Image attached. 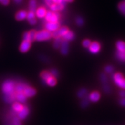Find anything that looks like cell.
Listing matches in <instances>:
<instances>
[{
  "label": "cell",
  "mask_w": 125,
  "mask_h": 125,
  "mask_svg": "<svg viewBox=\"0 0 125 125\" xmlns=\"http://www.w3.org/2000/svg\"><path fill=\"white\" fill-rule=\"evenodd\" d=\"M90 104V101H89V98L87 97V96L84 98H83L82 101L81 102V104H80V105L82 108H86Z\"/></svg>",
  "instance_id": "obj_29"
},
{
  "label": "cell",
  "mask_w": 125,
  "mask_h": 125,
  "mask_svg": "<svg viewBox=\"0 0 125 125\" xmlns=\"http://www.w3.org/2000/svg\"><path fill=\"white\" fill-rule=\"evenodd\" d=\"M100 79L101 81V83H102V85L109 84L107 76H106V74L104 73H102L100 74Z\"/></svg>",
  "instance_id": "obj_27"
},
{
  "label": "cell",
  "mask_w": 125,
  "mask_h": 125,
  "mask_svg": "<svg viewBox=\"0 0 125 125\" xmlns=\"http://www.w3.org/2000/svg\"><path fill=\"white\" fill-rule=\"evenodd\" d=\"M116 56L119 61L125 62V52H120L117 51L116 53Z\"/></svg>",
  "instance_id": "obj_28"
},
{
  "label": "cell",
  "mask_w": 125,
  "mask_h": 125,
  "mask_svg": "<svg viewBox=\"0 0 125 125\" xmlns=\"http://www.w3.org/2000/svg\"><path fill=\"white\" fill-rule=\"evenodd\" d=\"M65 2H67V3H72L74 1V0H63Z\"/></svg>",
  "instance_id": "obj_48"
},
{
  "label": "cell",
  "mask_w": 125,
  "mask_h": 125,
  "mask_svg": "<svg viewBox=\"0 0 125 125\" xmlns=\"http://www.w3.org/2000/svg\"><path fill=\"white\" fill-rule=\"evenodd\" d=\"M27 84L24 82L18 83L17 84H15V93H19V92H23L25 87H27Z\"/></svg>",
  "instance_id": "obj_13"
},
{
  "label": "cell",
  "mask_w": 125,
  "mask_h": 125,
  "mask_svg": "<svg viewBox=\"0 0 125 125\" xmlns=\"http://www.w3.org/2000/svg\"><path fill=\"white\" fill-rule=\"evenodd\" d=\"M102 88H103V90L104 91L105 93H106V94H110L111 93V87L109 86V84L102 85Z\"/></svg>",
  "instance_id": "obj_38"
},
{
  "label": "cell",
  "mask_w": 125,
  "mask_h": 125,
  "mask_svg": "<svg viewBox=\"0 0 125 125\" xmlns=\"http://www.w3.org/2000/svg\"><path fill=\"white\" fill-rule=\"evenodd\" d=\"M60 53L63 55H66L69 53V41L64 40L62 39V43L60 45Z\"/></svg>",
  "instance_id": "obj_8"
},
{
  "label": "cell",
  "mask_w": 125,
  "mask_h": 125,
  "mask_svg": "<svg viewBox=\"0 0 125 125\" xmlns=\"http://www.w3.org/2000/svg\"><path fill=\"white\" fill-rule=\"evenodd\" d=\"M118 9L123 15H125V1H122L119 3Z\"/></svg>",
  "instance_id": "obj_32"
},
{
  "label": "cell",
  "mask_w": 125,
  "mask_h": 125,
  "mask_svg": "<svg viewBox=\"0 0 125 125\" xmlns=\"http://www.w3.org/2000/svg\"><path fill=\"white\" fill-rule=\"evenodd\" d=\"M91 41L90 40H84V41H83V46H84V48H89L91 44Z\"/></svg>",
  "instance_id": "obj_39"
},
{
  "label": "cell",
  "mask_w": 125,
  "mask_h": 125,
  "mask_svg": "<svg viewBox=\"0 0 125 125\" xmlns=\"http://www.w3.org/2000/svg\"><path fill=\"white\" fill-rule=\"evenodd\" d=\"M46 10L44 7H40L36 10V15L40 19H43L45 17L46 14Z\"/></svg>",
  "instance_id": "obj_15"
},
{
  "label": "cell",
  "mask_w": 125,
  "mask_h": 125,
  "mask_svg": "<svg viewBox=\"0 0 125 125\" xmlns=\"http://www.w3.org/2000/svg\"><path fill=\"white\" fill-rule=\"evenodd\" d=\"M15 82L12 80L9 79L5 81L2 85V91L3 94L5 95V94L15 93Z\"/></svg>",
  "instance_id": "obj_1"
},
{
  "label": "cell",
  "mask_w": 125,
  "mask_h": 125,
  "mask_svg": "<svg viewBox=\"0 0 125 125\" xmlns=\"http://www.w3.org/2000/svg\"><path fill=\"white\" fill-rule=\"evenodd\" d=\"M62 38H61V37L55 38V40H54L53 42L54 48H55V49H59V48H60L61 43H62Z\"/></svg>",
  "instance_id": "obj_26"
},
{
  "label": "cell",
  "mask_w": 125,
  "mask_h": 125,
  "mask_svg": "<svg viewBox=\"0 0 125 125\" xmlns=\"http://www.w3.org/2000/svg\"></svg>",
  "instance_id": "obj_49"
},
{
  "label": "cell",
  "mask_w": 125,
  "mask_h": 125,
  "mask_svg": "<svg viewBox=\"0 0 125 125\" xmlns=\"http://www.w3.org/2000/svg\"><path fill=\"white\" fill-rule=\"evenodd\" d=\"M38 57H39V59H40L42 62H44V63H49L50 62L49 59H48L46 56L44 55H39Z\"/></svg>",
  "instance_id": "obj_37"
},
{
  "label": "cell",
  "mask_w": 125,
  "mask_h": 125,
  "mask_svg": "<svg viewBox=\"0 0 125 125\" xmlns=\"http://www.w3.org/2000/svg\"><path fill=\"white\" fill-rule=\"evenodd\" d=\"M37 8L36 0H30L29 2V9L30 11L35 12Z\"/></svg>",
  "instance_id": "obj_23"
},
{
  "label": "cell",
  "mask_w": 125,
  "mask_h": 125,
  "mask_svg": "<svg viewBox=\"0 0 125 125\" xmlns=\"http://www.w3.org/2000/svg\"><path fill=\"white\" fill-rule=\"evenodd\" d=\"M119 104L122 107H125V98H121L119 100Z\"/></svg>",
  "instance_id": "obj_43"
},
{
  "label": "cell",
  "mask_w": 125,
  "mask_h": 125,
  "mask_svg": "<svg viewBox=\"0 0 125 125\" xmlns=\"http://www.w3.org/2000/svg\"><path fill=\"white\" fill-rule=\"evenodd\" d=\"M36 32L35 30H31L29 32V41L31 42H33L34 40H36Z\"/></svg>",
  "instance_id": "obj_30"
},
{
  "label": "cell",
  "mask_w": 125,
  "mask_h": 125,
  "mask_svg": "<svg viewBox=\"0 0 125 125\" xmlns=\"http://www.w3.org/2000/svg\"><path fill=\"white\" fill-rule=\"evenodd\" d=\"M0 3L3 5H8L10 3V0H0Z\"/></svg>",
  "instance_id": "obj_42"
},
{
  "label": "cell",
  "mask_w": 125,
  "mask_h": 125,
  "mask_svg": "<svg viewBox=\"0 0 125 125\" xmlns=\"http://www.w3.org/2000/svg\"><path fill=\"white\" fill-rule=\"evenodd\" d=\"M62 38L63 40H66V41H72V40H73L75 38V34L73 31L69 30L62 37Z\"/></svg>",
  "instance_id": "obj_16"
},
{
  "label": "cell",
  "mask_w": 125,
  "mask_h": 125,
  "mask_svg": "<svg viewBox=\"0 0 125 125\" xmlns=\"http://www.w3.org/2000/svg\"><path fill=\"white\" fill-rule=\"evenodd\" d=\"M51 76H52V74H50V73L48 71H43L40 74V77H41V79L44 83H45V81L47 80V79H48Z\"/></svg>",
  "instance_id": "obj_24"
},
{
  "label": "cell",
  "mask_w": 125,
  "mask_h": 125,
  "mask_svg": "<svg viewBox=\"0 0 125 125\" xmlns=\"http://www.w3.org/2000/svg\"><path fill=\"white\" fill-rule=\"evenodd\" d=\"M11 123H12L13 125H22V123L21 121V119H19L17 116H16L15 114L14 116H12Z\"/></svg>",
  "instance_id": "obj_31"
},
{
  "label": "cell",
  "mask_w": 125,
  "mask_h": 125,
  "mask_svg": "<svg viewBox=\"0 0 125 125\" xmlns=\"http://www.w3.org/2000/svg\"><path fill=\"white\" fill-rule=\"evenodd\" d=\"M60 18V15L58 12L53 11H47L45 15V19L48 22H59V19Z\"/></svg>",
  "instance_id": "obj_4"
},
{
  "label": "cell",
  "mask_w": 125,
  "mask_h": 125,
  "mask_svg": "<svg viewBox=\"0 0 125 125\" xmlns=\"http://www.w3.org/2000/svg\"><path fill=\"white\" fill-rule=\"evenodd\" d=\"M4 100L7 103H11L16 100L15 98V92L13 94H5L4 96Z\"/></svg>",
  "instance_id": "obj_17"
},
{
  "label": "cell",
  "mask_w": 125,
  "mask_h": 125,
  "mask_svg": "<svg viewBox=\"0 0 125 125\" xmlns=\"http://www.w3.org/2000/svg\"><path fill=\"white\" fill-rule=\"evenodd\" d=\"M31 46V42L27 40H23L22 43L20 45L19 47V50L22 53L27 52L30 49Z\"/></svg>",
  "instance_id": "obj_7"
},
{
  "label": "cell",
  "mask_w": 125,
  "mask_h": 125,
  "mask_svg": "<svg viewBox=\"0 0 125 125\" xmlns=\"http://www.w3.org/2000/svg\"><path fill=\"white\" fill-rule=\"evenodd\" d=\"M22 1H23V0H13V1H14L16 4H17V5H19V4L22 3Z\"/></svg>",
  "instance_id": "obj_47"
},
{
  "label": "cell",
  "mask_w": 125,
  "mask_h": 125,
  "mask_svg": "<svg viewBox=\"0 0 125 125\" xmlns=\"http://www.w3.org/2000/svg\"><path fill=\"white\" fill-rule=\"evenodd\" d=\"M89 100L92 101V102H96L98 101L100 98V94L98 92H93L91 93L90 95H89Z\"/></svg>",
  "instance_id": "obj_14"
},
{
  "label": "cell",
  "mask_w": 125,
  "mask_h": 125,
  "mask_svg": "<svg viewBox=\"0 0 125 125\" xmlns=\"http://www.w3.org/2000/svg\"><path fill=\"white\" fill-rule=\"evenodd\" d=\"M100 48H101V46H100V43L97 41H95V42L91 43L90 46L89 47V50L92 53L96 54L99 52Z\"/></svg>",
  "instance_id": "obj_9"
},
{
  "label": "cell",
  "mask_w": 125,
  "mask_h": 125,
  "mask_svg": "<svg viewBox=\"0 0 125 125\" xmlns=\"http://www.w3.org/2000/svg\"><path fill=\"white\" fill-rule=\"evenodd\" d=\"M119 95L121 98H125V91L121 90L119 92Z\"/></svg>",
  "instance_id": "obj_45"
},
{
  "label": "cell",
  "mask_w": 125,
  "mask_h": 125,
  "mask_svg": "<svg viewBox=\"0 0 125 125\" xmlns=\"http://www.w3.org/2000/svg\"><path fill=\"white\" fill-rule=\"evenodd\" d=\"M54 3H57V4H62V3H65V2L63 0H53Z\"/></svg>",
  "instance_id": "obj_44"
},
{
  "label": "cell",
  "mask_w": 125,
  "mask_h": 125,
  "mask_svg": "<svg viewBox=\"0 0 125 125\" xmlns=\"http://www.w3.org/2000/svg\"><path fill=\"white\" fill-rule=\"evenodd\" d=\"M29 114V108L27 106H24L22 111H20L19 113H17V117L21 120H24L28 116Z\"/></svg>",
  "instance_id": "obj_10"
},
{
  "label": "cell",
  "mask_w": 125,
  "mask_h": 125,
  "mask_svg": "<svg viewBox=\"0 0 125 125\" xmlns=\"http://www.w3.org/2000/svg\"><path fill=\"white\" fill-rule=\"evenodd\" d=\"M52 37V33L47 30H43L41 31L37 32L36 35V40L38 41H45L50 40Z\"/></svg>",
  "instance_id": "obj_3"
},
{
  "label": "cell",
  "mask_w": 125,
  "mask_h": 125,
  "mask_svg": "<svg viewBox=\"0 0 125 125\" xmlns=\"http://www.w3.org/2000/svg\"><path fill=\"white\" fill-rule=\"evenodd\" d=\"M113 80L115 84L121 88L125 90V79L121 73H117L113 76Z\"/></svg>",
  "instance_id": "obj_2"
},
{
  "label": "cell",
  "mask_w": 125,
  "mask_h": 125,
  "mask_svg": "<svg viewBox=\"0 0 125 125\" xmlns=\"http://www.w3.org/2000/svg\"><path fill=\"white\" fill-rule=\"evenodd\" d=\"M65 3H62V4H57V3H53V5L50 6V8L53 12H58V11H62L63 8H65Z\"/></svg>",
  "instance_id": "obj_12"
},
{
  "label": "cell",
  "mask_w": 125,
  "mask_h": 125,
  "mask_svg": "<svg viewBox=\"0 0 125 125\" xmlns=\"http://www.w3.org/2000/svg\"><path fill=\"white\" fill-rule=\"evenodd\" d=\"M60 28V24L59 22H47L45 25L46 30L49 32H54Z\"/></svg>",
  "instance_id": "obj_6"
},
{
  "label": "cell",
  "mask_w": 125,
  "mask_h": 125,
  "mask_svg": "<svg viewBox=\"0 0 125 125\" xmlns=\"http://www.w3.org/2000/svg\"><path fill=\"white\" fill-rule=\"evenodd\" d=\"M24 106L21 104V103H19V102H14L13 104L12 105V109L13 111H14L15 113H19L20 111H22V109H23Z\"/></svg>",
  "instance_id": "obj_21"
},
{
  "label": "cell",
  "mask_w": 125,
  "mask_h": 125,
  "mask_svg": "<svg viewBox=\"0 0 125 125\" xmlns=\"http://www.w3.org/2000/svg\"><path fill=\"white\" fill-rule=\"evenodd\" d=\"M88 94V91L86 88L80 89L77 93V96L79 98H83L84 97H86Z\"/></svg>",
  "instance_id": "obj_25"
},
{
  "label": "cell",
  "mask_w": 125,
  "mask_h": 125,
  "mask_svg": "<svg viewBox=\"0 0 125 125\" xmlns=\"http://www.w3.org/2000/svg\"><path fill=\"white\" fill-rule=\"evenodd\" d=\"M29 23L31 24V25H35V24L37 23V21L36 19H34L31 21H29Z\"/></svg>",
  "instance_id": "obj_46"
},
{
  "label": "cell",
  "mask_w": 125,
  "mask_h": 125,
  "mask_svg": "<svg viewBox=\"0 0 125 125\" xmlns=\"http://www.w3.org/2000/svg\"><path fill=\"white\" fill-rule=\"evenodd\" d=\"M116 48L118 52H125V42L123 41H117L116 42Z\"/></svg>",
  "instance_id": "obj_20"
},
{
  "label": "cell",
  "mask_w": 125,
  "mask_h": 125,
  "mask_svg": "<svg viewBox=\"0 0 125 125\" xmlns=\"http://www.w3.org/2000/svg\"><path fill=\"white\" fill-rule=\"evenodd\" d=\"M50 74H52V76H53L54 78H57L59 77V72L57 69H51L50 71Z\"/></svg>",
  "instance_id": "obj_33"
},
{
  "label": "cell",
  "mask_w": 125,
  "mask_h": 125,
  "mask_svg": "<svg viewBox=\"0 0 125 125\" xmlns=\"http://www.w3.org/2000/svg\"><path fill=\"white\" fill-rule=\"evenodd\" d=\"M45 84H47L49 86H55L57 84V79L54 78L53 76H51L48 79H47L45 81Z\"/></svg>",
  "instance_id": "obj_22"
},
{
  "label": "cell",
  "mask_w": 125,
  "mask_h": 125,
  "mask_svg": "<svg viewBox=\"0 0 125 125\" xmlns=\"http://www.w3.org/2000/svg\"><path fill=\"white\" fill-rule=\"evenodd\" d=\"M104 70H105V73H109V74H111V73H112L113 71H114V68L113 65H107V66L105 67Z\"/></svg>",
  "instance_id": "obj_36"
},
{
  "label": "cell",
  "mask_w": 125,
  "mask_h": 125,
  "mask_svg": "<svg viewBox=\"0 0 125 125\" xmlns=\"http://www.w3.org/2000/svg\"><path fill=\"white\" fill-rule=\"evenodd\" d=\"M23 93L27 98V97H32L36 94V90L27 86V87H25V88L24 89Z\"/></svg>",
  "instance_id": "obj_11"
},
{
  "label": "cell",
  "mask_w": 125,
  "mask_h": 125,
  "mask_svg": "<svg viewBox=\"0 0 125 125\" xmlns=\"http://www.w3.org/2000/svg\"><path fill=\"white\" fill-rule=\"evenodd\" d=\"M44 2H45V3H46L48 6H50L51 5H53L54 3L53 1V0H44Z\"/></svg>",
  "instance_id": "obj_41"
},
{
  "label": "cell",
  "mask_w": 125,
  "mask_h": 125,
  "mask_svg": "<svg viewBox=\"0 0 125 125\" xmlns=\"http://www.w3.org/2000/svg\"><path fill=\"white\" fill-rule=\"evenodd\" d=\"M68 31L69 29L67 27H65V26L61 27L59 29H57V31H55L53 32L52 33V36L53 38H59V37H61V38H62L63 35L65 34Z\"/></svg>",
  "instance_id": "obj_5"
},
{
  "label": "cell",
  "mask_w": 125,
  "mask_h": 125,
  "mask_svg": "<svg viewBox=\"0 0 125 125\" xmlns=\"http://www.w3.org/2000/svg\"><path fill=\"white\" fill-rule=\"evenodd\" d=\"M35 16H36L35 12L29 11V12L27 13V17H26V19H27V21H28V22H29V21H31V20H32V19H36V18H35Z\"/></svg>",
  "instance_id": "obj_35"
},
{
  "label": "cell",
  "mask_w": 125,
  "mask_h": 125,
  "mask_svg": "<svg viewBox=\"0 0 125 125\" xmlns=\"http://www.w3.org/2000/svg\"><path fill=\"white\" fill-rule=\"evenodd\" d=\"M27 13L24 10H21V11H18L15 15V19L17 21H21L26 19L27 17Z\"/></svg>",
  "instance_id": "obj_18"
},
{
  "label": "cell",
  "mask_w": 125,
  "mask_h": 125,
  "mask_svg": "<svg viewBox=\"0 0 125 125\" xmlns=\"http://www.w3.org/2000/svg\"><path fill=\"white\" fill-rule=\"evenodd\" d=\"M23 40H27V41H29V32H24V34H23Z\"/></svg>",
  "instance_id": "obj_40"
},
{
  "label": "cell",
  "mask_w": 125,
  "mask_h": 125,
  "mask_svg": "<svg viewBox=\"0 0 125 125\" xmlns=\"http://www.w3.org/2000/svg\"><path fill=\"white\" fill-rule=\"evenodd\" d=\"M76 23L78 26H83L84 23V19H83L81 17H77L76 19Z\"/></svg>",
  "instance_id": "obj_34"
},
{
  "label": "cell",
  "mask_w": 125,
  "mask_h": 125,
  "mask_svg": "<svg viewBox=\"0 0 125 125\" xmlns=\"http://www.w3.org/2000/svg\"><path fill=\"white\" fill-rule=\"evenodd\" d=\"M15 98L16 100H17L20 102L25 103L27 100V97L23 92H19V93H15Z\"/></svg>",
  "instance_id": "obj_19"
}]
</instances>
